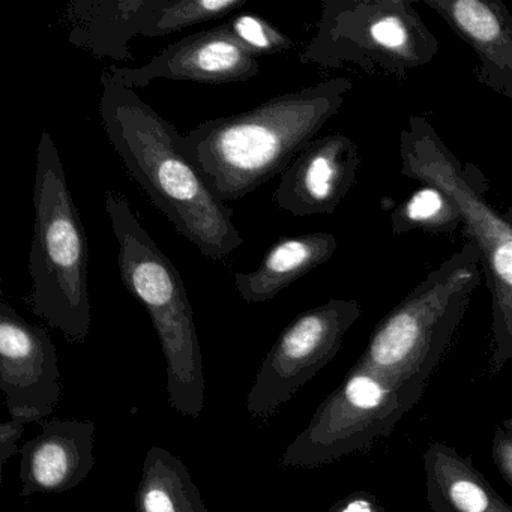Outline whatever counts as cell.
Wrapping results in <instances>:
<instances>
[{
  "label": "cell",
  "instance_id": "8992f818",
  "mask_svg": "<svg viewBox=\"0 0 512 512\" xmlns=\"http://www.w3.org/2000/svg\"><path fill=\"white\" fill-rule=\"evenodd\" d=\"M34 208L29 307L68 340L83 343L91 331L88 238L49 131L38 145Z\"/></svg>",
  "mask_w": 512,
  "mask_h": 512
},
{
  "label": "cell",
  "instance_id": "cb8c5ba5",
  "mask_svg": "<svg viewBox=\"0 0 512 512\" xmlns=\"http://www.w3.org/2000/svg\"><path fill=\"white\" fill-rule=\"evenodd\" d=\"M379 499L368 491H355L338 500L328 512H382Z\"/></svg>",
  "mask_w": 512,
  "mask_h": 512
},
{
  "label": "cell",
  "instance_id": "ffe728a7",
  "mask_svg": "<svg viewBox=\"0 0 512 512\" xmlns=\"http://www.w3.org/2000/svg\"><path fill=\"white\" fill-rule=\"evenodd\" d=\"M245 5L247 0H158L157 10L143 37H167L191 26L229 16Z\"/></svg>",
  "mask_w": 512,
  "mask_h": 512
},
{
  "label": "cell",
  "instance_id": "5b68a950",
  "mask_svg": "<svg viewBox=\"0 0 512 512\" xmlns=\"http://www.w3.org/2000/svg\"><path fill=\"white\" fill-rule=\"evenodd\" d=\"M482 277L479 251L467 241L377 323L356 364L427 389Z\"/></svg>",
  "mask_w": 512,
  "mask_h": 512
},
{
  "label": "cell",
  "instance_id": "7a4b0ae2",
  "mask_svg": "<svg viewBox=\"0 0 512 512\" xmlns=\"http://www.w3.org/2000/svg\"><path fill=\"white\" fill-rule=\"evenodd\" d=\"M353 82L317 83L224 118L209 119L181 137L184 154L224 203L253 193L284 170L340 112Z\"/></svg>",
  "mask_w": 512,
  "mask_h": 512
},
{
  "label": "cell",
  "instance_id": "5bb4252c",
  "mask_svg": "<svg viewBox=\"0 0 512 512\" xmlns=\"http://www.w3.org/2000/svg\"><path fill=\"white\" fill-rule=\"evenodd\" d=\"M95 427L91 421L53 419L20 448V496L65 493L88 478L95 466Z\"/></svg>",
  "mask_w": 512,
  "mask_h": 512
},
{
  "label": "cell",
  "instance_id": "8fae6325",
  "mask_svg": "<svg viewBox=\"0 0 512 512\" xmlns=\"http://www.w3.org/2000/svg\"><path fill=\"white\" fill-rule=\"evenodd\" d=\"M107 71L115 82L134 89L160 79L203 85L247 82L259 74L260 67L257 58L245 52L220 25L170 44L143 67H110Z\"/></svg>",
  "mask_w": 512,
  "mask_h": 512
},
{
  "label": "cell",
  "instance_id": "6da1fadb",
  "mask_svg": "<svg viewBox=\"0 0 512 512\" xmlns=\"http://www.w3.org/2000/svg\"><path fill=\"white\" fill-rule=\"evenodd\" d=\"M101 88L98 112L107 137L154 206L202 256L223 260L238 250L244 238L232 209L184 154L175 125L109 71L101 76Z\"/></svg>",
  "mask_w": 512,
  "mask_h": 512
},
{
  "label": "cell",
  "instance_id": "9a60e30c",
  "mask_svg": "<svg viewBox=\"0 0 512 512\" xmlns=\"http://www.w3.org/2000/svg\"><path fill=\"white\" fill-rule=\"evenodd\" d=\"M158 0H73L65 13L68 41L98 59L133 61L130 41L145 34Z\"/></svg>",
  "mask_w": 512,
  "mask_h": 512
},
{
  "label": "cell",
  "instance_id": "9c48e42d",
  "mask_svg": "<svg viewBox=\"0 0 512 512\" xmlns=\"http://www.w3.org/2000/svg\"><path fill=\"white\" fill-rule=\"evenodd\" d=\"M353 299H329L299 314L284 328L260 365L247 397L251 418L269 419L343 347L344 337L361 317Z\"/></svg>",
  "mask_w": 512,
  "mask_h": 512
},
{
  "label": "cell",
  "instance_id": "7402d4cb",
  "mask_svg": "<svg viewBox=\"0 0 512 512\" xmlns=\"http://www.w3.org/2000/svg\"><path fill=\"white\" fill-rule=\"evenodd\" d=\"M491 457L503 481L512 488V418L499 422L494 428Z\"/></svg>",
  "mask_w": 512,
  "mask_h": 512
},
{
  "label": "cell",
  "instance_id": "30bf717a",
  "mask_svg": "<svg viewBox=\"0 0 512 512\" xmlns=\"http://www.w3.org/2000/svg\"><path fill=\"white\" fill-rule=\"evenodd\" d=\"M0 389L11 418L40 422L61 400L59 355L49 332L0 302Z\"/></svg>",
  "mask_w": 512,
  "mask_h": 512
},
{
  "label": "cell",
  "instance_id": "2e32d148",
  "mask_svg": "<svg viewBox=\"0 0 512 512\" xmlns=\"http://www.w3.org/2000/svg\"><path fill=\"white\" fill-rule=\"evenodd\" d=\"M425 491L431 512H512L476 469L470 455L442 442L424 451Z\"/></svg>",
  "mask_w": 512,
  "mask_h": 512
},
{
  "label": "cell",
  "instance_id": "52a82bcc",
  "mask_svg": "<svg viewBox=\"0 0 512 512\" xmlns=\"http://www.w3.org/2000/svg\"><path fill=\"white\" fill-rule=\"evenodd\" d=\"M320 7L316 34L299 55L302 64L403 80L439 53V40L412 0H323Z\"/></svg>",
  "mask_w": 512,
  "mask_h": 512
},
{
  "label": "cell",
  "instance_id": "d6986e66",
  "mask_svg": "<svg viewBox=\"0 0 512 512\" xmlns=\"http://www.w3.org/2000/svg\"><path fill=\"white\" fill-rule=\"evenodd\" d=\"M389 221L394 235L413 230L446 235L464 226L463 214L455 200L433 184H422L406 202L391 212Z\"/></svg>",
  "mask_w": 512,
  "mask_h": 512
},
{
  "label": "cell",
  "instance_id": "603a6c76",
  "mask_svg": "<svg viewBox=\"0 0 512 512\" xmlns=\"http://www.w3.org/2000/svg\"><path fill=\"white\" fill-rule=\"evenodd\" d=\"M28 424H31L29 419L14 416L10 421L0 425V463H2V466H5L13 455L20 452L17 443H19L20 437H22Z\"/></svg>",
  "mask_w": 512,
  "mask_h": 512
},
{
  "label": "cell",
  "instance_id": "ac0fdd59",
  "mask_svg": "<svg viewBox=\"0 0 512 512\" xmlns=\"http://www.w3.org/2000/svg\"><path fill=\"white\" fill-rule=\"evenodd\" d=\"M136 511L209 512L184 461L161 446H151L146 452Z\"/></svg>",
  "mask_w": 512,
  "mask_h": 512
},
{
  "label": "cell",
  "instance_id": "3957f363",
  "mask_svg": "<svg viewBox=\"0 0 512 512\" xmlns=\"http://www.w3.org/2000/svg\"><path fill=\"white\" fill-rule=\"evenodd\" d=\"M106 209L118 242L122 283L148 311L163 347L169 404L179 415L197 419L205 409V373L193 305L181 274L122 194L107 191Z\"/></svg>",
  "mask_w": 512,
  "mask_h": 512
},
{
  "label": "cell",
  "instance_id": "44dd1931",
  "mask_svg": "<svg viewBox=\"0 0 512 512\" xmlns=\"http://www.w3.org/2000/svg\"><path fill=\"white\" fill-rule=\"evenodd\" d=\"M221 26L245 52L250 53L254 58L277 55V53L292 50L295 46L280 29L254 14H236Z\"/></svg>",
  "mask_w": 512,
  "mask_h": 512
},
{
  "label": "cell",
  "instance_id": "d4e9b609",
  "mask_svg": "<svg viewBox=\"0 0 512 512\" xmlns=\"http://www.w3.org/2000/svg\"><path fill=\"white\" fill-rule=\"evenodd\" d=\"M382 512H388V511H386V508H385V509H383V511H382Z\"/></svg>",
  "mask_w": 512,
  "mask_h": 512
},
{
  "label": "cell",
  "instance_id": "7c38bea8",
  "mask_svg": "<svg viewBox=\"0 0 512 512\" xmlns=\"http://www.w3.org/2000/svg\"><path fill=\"white\" fill-rule=\"evenodd\" d=\"M358 145L344 134L313 140L281 175L275 205L293 217L332 215L356 184Z\"/></svg>",
  "mask_w": 512,
  "mask_h": 512
},
{
  "label": "cell",
  "instance_id": "4fadbf2b",
  "mask_svg": "<svg viewBox=\"0 0 512 512\" xmlns=\"http://www.w3.org/2000/svg\"><path fill=\"white\" fill-rule=\"evenodd\" d=\"M478 58L479 85L512 100V14L502 0H422Z\"/></svg>",
  "mask_w": 512,
  "mask_h": 512
},
{
  "label": "cell",
  "instance_id": "ba28073f",
  "mask_svg": "<svg viewBox=\"0 0 512 512\" xmlns=\"http://www.w3.org/2000/svg\"><path fill=\"white\" fill-rule=\"evenodd\" d=\"M425 391L353 365L344 382L320 404L308 427L287 446L281 464L314 469L367 451L395 430Z\"/></svg>",
  "mask_w": 512,
  "mask_h": 512
},
{
  "label": "cell",
  "instance_id": "e0dca14e",
  "mask_svg": "<svg viewBox=\"0 0 512 512\" xmlns=\"http://www.w3.org/2000/svg\"><path fill=\"white\" fill-rule=\"evenodd\" d=\"M337 248V238L326 232L278 239L253 272L235 275L236 289L248 304L272 301L290 284L325 265Z\"/></svg>",
  "mask_w": 512,
  "mask_h": 512
},
{
  "label": "cell",
  "instance_id": "277c9868",
  "mask_svg": "<svg viewBox=\"0 0 512 512\" xmlns=\"http://www.w3.org/2000/svg\"><path fill=\"white\" fill-rule=\"evenodd\" d=\"M401 173L412 181L442 188L463 214L467 238L481 256L491 295L488 368L496 376L512 359V223L485 199L481 172L463 164L424 116H410L400 133Z\"/></svg>",
  "mask_w": 512,
  "mask_h": 512
}]
</instances>
